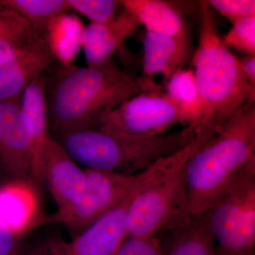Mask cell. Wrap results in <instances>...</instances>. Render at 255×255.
I'll use <instances>...</instances> for the list:
<instances>
[{"label":"cell","instance_id":"1","mask_svg":"<svg viewBox=\"0 0 255 255\" xmlns=\"http://www.w3.org/2000/svg\"><path fill=\"white\" fill-rule=\"evenodd\" d=\"M58 71L47 87L49 124L56 138L94 129L101 116L125 101L160 89L152 80L132 78L112 60L98 67L61 66Z\"/></svg>","mask_w":255,"mask_h":255},{"label":"cell","instance_id":"2","mask_svg":"<svg viewBox=\"0 0 255 255\" xmlns=\"http://www.w3.org/2000/svg\"><path fill=\"white\" fill-rule=\"evenodd\" d=\"M253 161L255 104L230 119L188 161L186 179L189 214H205Z\"/></svg>","mask_w":255,"mask_h":255},{"label":"cell","instance_id":"3","mask_svg":"<svg viewBox=\"0 0 255 255\" xmlns=\"http://www.w3.org/2000/svg\"><path fill=\"white\" fill-rule=\"evenodd\" d=\"M191 65L203 106L201 125L217 132L230 119L255 104V86L245 78L238 58L225 46L213 9L199 3V40Z\"/></svg>","mask_w":255,"mask_h":255},{"label":"cell","instance_id":"4","mask_svg":"<svg viewBox=\"0 0 255 255\" xmlns=\"http://www.w3.org/2000/svg\"><path fill=\"white\" fill-rule=\"evenodd\" d=\"M216 133L211 128L200 126L192 141L144 171L128 207L129 237H155L169 224L189 214L186 179L188 161Z\"/></svg>","mask_w":255,"mask_h":255},{"label":"cell","instance_id":"5","mask_svg":"<svg viewBox=\"0 0 255 255\" xmlns=\"http://www.w3.org/2000/svg\"><path fill=\"white\" fill-rule=\"evenodd\" d=\"M197 132L198 128L187 127L172 133L132 137L84 129L68 132L55 140L75 162L87 169L135 174L188 145Z\"/></svg>","mask_w":255,"mask_h":255},{"label":"cell","instance_id":"6","mask_svg":"<svg viewBox=\"0 0 255 255\" xmlns=\"http://www.w3.org/2000/svg\"><path fill=\"white\" fill-rule=\"evenodd\" d=\"M216 255H255V161L205 213Z\"/></svg>","mask_w":255,"mask_h":255},{"label":"cell","instance_id":"7","mask_svg":"<svg viewBox=\"0 0 255 255\" xmlns=\"http://www.w3.org/2000/svg\"><path fill=\"white\" fill-rule=\"evenodd\" d=\"M184 124L182 114L161 89L134 96L101 116L94 129L124 136L146 137L165 133Z\"/></svg>","mask_w":255,"mask_h":255},{"label":"cell","instance_id":"8","mask_svg":"<svg viewBox=\"0 0 255 255\" xmlns=\"http://www.w3.org/2000/svg\"><path fill=\"white\" fill-rule=\"evenodd\" d=\"M85 171L86 188L81 199L63 214L55 216L75 236L125 200L140 184L144 172L129 174Z\"/></svg>","mask_w":255,"mask_h":255},{"label":"cell","instance_id":"9","mask_svg":"<svg viewBox=\"0 0 255 255\" xmlns=\"http://www.w3.org/2000/svg\"><path fill=\"white\" fill-rule=\"evenodd\" d=\"M30 179L46 183L63 214L81 199L86 188V174L56 140L48 137L32 159Z\"/></svg>","mask_w":255,"mask_h":255},{"label":"cell","instance_id":"10","mask_svg":"<svg viewBox=\"0 0 255 255\" xmlns=\"http://www.w3.org/2000/svg\"><path fill=\"white\" fill-rule=\"evenodd\" d=\"M20 105L0 102V165L13 179H30L33 138Z\"/></svg>","mask_w":255,"mask_h":255},{"label":"cell","instance_id":"11","mask_svg":"<svg viewBox=\"0 0 255 255\" xmlns=\"http://www.w3.org/2000/svg\"><path fill=\"white\" fill-rule=\"evenodd\" d=\"M55 62L43 36L0 66V102L21 105L25 90Z\"/></svg>","mask_w":255,"mask_h":255},{"label":"cell","instance_id":"12","mask_svg":"<svg viewBox=\"0 0 255 255\" xmlns=\"http://www.w3.org/2000/svg\"><path fill=\"white\" fill-rule=\"evenodd\" d=\"M0 187V221L18 238L46 220L30 179H12Z\"/></svg>","mask_w":255,"mask_h":255},{"label":"cell","instance_id":"13","mask_svg":"<svg viewBox=\"0 0 255 255\" xmlns=\"http://www.w3.org/2000/svg\"><path fill=\"white\" fill-rule=\"evenodd\" d=\"M138 186L119 205L75 236V240L69 243L70 251L73 255L116 254L124 242L129 237L127 210Z\"/></svg>","mask_w":255,"mask_h":255},{"label":"cell","instance_id":"14","mask_svg":"<svg viewBox=\"0 0 255 255\" xmlns=\"http://www.w3.org/2000/svg\"><path fill=\"white\" fill-rule=\"evenodd\" d=\"M142 70L145 79L157 74L167 81L172 74L191 61L194 50L189 31L176 36L146 32L142 39Z\"/></svg>","mask_w":255,"mask_h":255},{"label":"cell","instance_id":"15","mask_svg":"<svg viewBox=\"0 0 255 255\" xmlns=\"http://www.w3.org/2000/svg\"><path fill=\"white\" fill-rule=\"evenodd\" d=\"M140 24L127 9L107 23H90L82 32V49L89 67H98L111 61L112 55L140 27Z\"/></svg>","mask_w":255,"mask_h":255},{"label":"cell","instance_id":"16","mask_svg":"<svg viewBox=\"0 0 255 255\" xmlns=\"http://www.w3.org/2000/svg\"><path fill=\"white\" fill-rule=\"evenodd\" d=\"M164 255H216V245L205 214L185 216L157 235Z\"/></svg>","mask_w":255,"mask_h":255},{"label":"cell","instance_id":"17","mask_svg":"<svg viewBox=\"0 0 255 255\" xmlns=\"http://www.w3.org/2000/svg\"><path fill=\"white\" fill-rule=\"evenodd\" d=\"M127 9L145 27L146 32L176 36L189 31L182 13L173 4L162 0H122Z\"/></svg>","mask_w":255,"mask_h":255},{"label":"cell","instance_id":"18","mask_svg":"<svg viewBox=\"0 0 255 255\" xmlns=\"http://www.w3.org/2000/svg\"><path fill=\"white\" fill-rule=\"evenodd\" d=\"M85 26L78 16L67 12L53 18L43 31L42 36L48 49L61 66L73 65L82 49Z\"/></svg>","mask_w":255,"mask_h":255},{"label":"cell","instance_id":"19","mask_svg":"<svg viewBox=\"0 0 255 255\" xmlns=\"http://www.w3.org/2000/svg\"><path fill=\"white\" fill-rule=\"evenodd\" d=\"M166 95L175 104L187 127H199L202 122L203 106L191 69H179L165 82Z\"/></svg>","mask_w":255,"mask_h":255},{"label":"cell","instance_id":"20","mask_svg":"<svg viewBox=\"0 0 255 255\" xmlns=\"http://www.w3.org/2000/svg\"><path fill=\"white\" fill-rule=\"evenodd\" d=\"M48 80L46 72L38 75L25 90L20 105L31 126L33 138L32 157L42 143L50 137L48 135L49 117L47 102Z\"/></svg>","mask_w":255,"mask_h":255},{"label":"cell","instance_id":"21","mask_svg":"<svg viewBox=\"0 0 255 255\" xmlns=\"http://www.w3.org/2000/svg\"><path fill=\"white\" fill-rule=\"evenodd\" d=\"M0 7L21 15L41 36L53 18L70 10L67 0H0Z\"/></svg>","mask_w":255,"mask_h":255},{"label":"cell","instance_id":"22","mask_svg":"<svg viewBox=\"0 0 255 255\" xmlns=\"http://www.w3.org/2000/svg\"><path fill=\"white\" fill-rule=\"evenodd\" d=\"M70 10H75L92 23H107L123 9L121 1L114 0H67Z\"/></svg>","mask_w":255,"mask_h":255},{"label":"cell","instance_id":"23","mask_svg":"<svg viewBox=\"0 0 255 255\" xmlns=\"http://www.w3.org/2000/svg\"><path fill=\"white\" fill-rule=\"evenodd\" d=\"M227 48H233L246 56H255V16L233 23L222 38Z\"/></svg>","mask_w":255,"mask_h":255},{"label":"cell","instance_id":"24","mask_svg":"<svg viewBox=\"0 0 255 255\" xmlns=\"http://www.w3.org/2000/svg\"><path fill=\"white\" fill-rule=\"evenodd\" d=\"M214 9L231 23L255 16V0H210L207 1Z\"/></svg>","mask_w":255,"mask_h":255},{"label":"cell","instance_id":"25","mask_svg":"<svg viewBox=\"0 0 255 255\" xmlns=\"http://www.w3.org/2000/svg\"><path fill=\"white\" fill-rule=\"evenodd\" d=\"M114 255H164L160 240L157 237H128Z\"/></svg>","mask_w":255,"mask_h":255},{"label":"cell","instance_id":"26","mask_svg":"<svg viewBox=\"0 0 255 255\" xmlns=\"http://www.w3.org/2000/svg\"><path fill=\"white\" fill-rule=\"evenodd\" d=\"M18 255H24L19 251ZM26 255H73L70 251L69 243L62 241H53L37 247Z\"/></svg>","mask_w":255,"mask_h":255},{"label":"cell","instance_id":"27","mask_svg":"<svg viewBox=\"0 0 255 255\" xmlns=\"http://www.w3.org/2000/svg\"><path fill=\"white\" fill-rule=\"evenodd\" d=\"M16 239L0 221V255H18Z\"/></svg>","mask_w":255,"mask_h":255},{"label":"cell","instance_id":"28","mask_svg":"<svg viewBox=\"0 0 255 255\" xmlns=\"http://www.w3.org/2000/svg\"><path fill=\"white\" fill-rule=\"evenodd\" d=\"M240 68L245 78L253 86H255V56L243 57L238 58Z\"/></svg>","mask_w":255,"mask_h":255},{"label":"cell","instance_id":"29","mask_svg":"<svg viewBox=\"0 0 255 255\" xmlns=\"http://www.w3.org/2000/svg\"><path fill=\"white\" fill-rule=\"evenodd\" d=\"M19 51L0 38V66L12 59Z\"/></svg>","mask_w":255,"mask_h":255}]
</instances>
